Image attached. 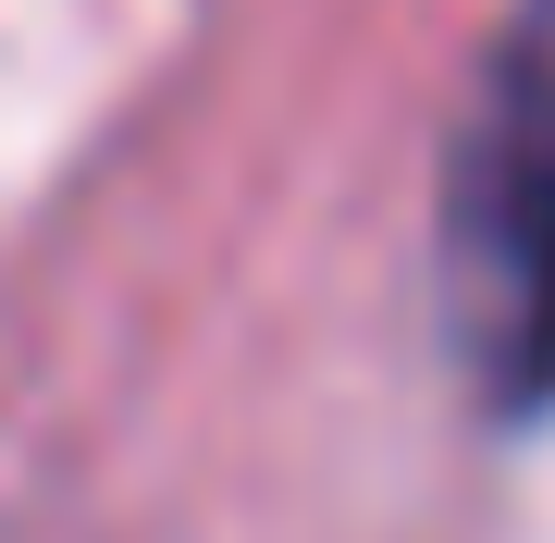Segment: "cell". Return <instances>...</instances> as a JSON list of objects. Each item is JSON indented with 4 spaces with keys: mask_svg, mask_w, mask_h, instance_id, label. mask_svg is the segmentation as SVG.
Listing matches in <instances>:
<instances>
[{
    "mask_svg": "<svg viewBox=\"0 0 555 543\" xmlns=\"http://www.w3.org/2000/svg\"><path fill=\"white\" fill-rule=\"evenodd\" d=\"M469 371L506 408L555 396V62H506L444 198Z\"/></svg>",
    "mask_w": 555,
    "mask_h": 543,
    "instance_id": "obj_1",
    "label": "cell"
}]
</instances>
